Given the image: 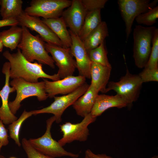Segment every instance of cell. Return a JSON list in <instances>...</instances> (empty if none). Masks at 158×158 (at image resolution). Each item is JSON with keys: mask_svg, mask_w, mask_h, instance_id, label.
<instances>
[{"mask_svg": "<svg viewBox=\"0 0 158 158\" xmlns=\"http://www.w3.org/2000/svg\"><path fill=\"white\" fill-rule=\"evenodd\" d=\"M92 62L101 65L111 67L107 56V52L104 42L96 48L87 52Z\"/></svg>", "mask_w": 158, "mask_h": 158, "instance_id": "cell-26", "label": "cell"}, {"mask_svg": "<svg viewBox=\"0 0 158 158\" xmlns=\"http://www.w3.org/2000/svg\"><path fill=\"white\" fill-rule=\"evenodd\" d=\"M71 2L69 0H32L24 11L29 15L43 19L56 18L61 17Z\"/></svg>", "mask_w": 158, "mask_h": 158, "instance_id": "cell-8", "label": "cell"}, {"mask_svg": "<svg viewBox=\"0 0 158 158\" xmlns=\"http://www.w3.org/2000/svg\"><path fill=\"white\" fill-rule=\"evenodd\" d=\"M86 78L78 75L68 76L56 81H49L43 79L46 92L48 97H54L56 95H65L70 93L85 83Z\"/></svg>", "mask_w": 158, "mask_h": 158, "instance_id": "cell-13", "label": "cell"}, {"mask_svg": "<svg viewBox=\"0 0 158 158\" xmlns=\"http://www.w3.org/2000/svg\"><path fill=\"white\" fill-rule=\"evenodd\" d=\"M8 143L7 130L2 121L0 119V152L2 147L7 145Z\"/></svg>", "mask_w": 158, "mask_h": 158, "instance_id": "cell-32", "label": "cell"}, {"mask_svg": "<svg viewBox=\"0 0 158 158\" xmlns=\"http://www.w3.org/2000/svg\"><path fill=\"white\" fill-rule=\"evenodd\" d=\"M18 25L19 22L17 19L0 20V28L7 26Z\"/></svg>", "mask_w": 158, "mask_h": 158, "instance_id": "cell-34", "label": "cell"}, {"mask_svg": "<svg viewBox=\"0 0 158 158\" xmlns=\"http://www.w3.org/2000/svg\"><path fill=\"white\" fill-rule=\"evenodd\" d=\"M101 10L100 9H96L87 13L79 36L82 40L102 21Z\"/></svg>", "mask_w": 158, "mask_h": 158, "instance_id": "cell-24", "label": "cell"}, {"mask_svg": "<svg viewBox=\"0 0 158 158\" xmlns=\"http://www.w3.org/2000/svg\"><path fill=\"white\" fill-rule=\"evenodd\" d=\"M70 34L72 44L70 47L72 56L75 59L76 68L79 75L90 79V69L92 62L84 46L83 41L79 36L69 30Z\"/></svg>", "mask_w": 158, "mask_h": 158, "instance_id": "cell-15", "label": "cell"}, {"mask_svg": "<svg viewBox=\"0 0 158 158\" xmlns=\"http://www.w3.org/2000/svg\"><path fill=\"white\" fill-rule=\"evenodd\" d=\"M3 55L10 63V77L12 79L21 78L32 83L38 82L40 78L49 79L53 81L60 79L57 74L51 75L46 73L43 70L42 64L28 61L19 49L13 53L6 51Z\"/></svg>", "mask_w": 158, "mask_h": 158, "instance_id": "cell-1", "label": "cell"}, {"mask_svg": "<svg viewBox=\"0 0 158 158\" xmlns=\"http://www.w3.org/2000/svg\"><path fill=\"white\" fill-rule=\"evenodd\" d=\"M21 0H0V13L3 20L17 19L23 11Z\"/></svg>", "mask_w": 158, "mask_h": 158, "instance_id": "cell-23", "label": "cell"}, {"mask_svg": "<svg viewBox=\"0 0 158 158\" xmlns=\"http://www.w3.org/2000/svg\"><path fill=\"white\" fill-rule=\"evenodd\" d=\"M98 92L90 85L85 92L73 104L77 114L84 117L91 113Z\"/></svg>", "mask_w": 158, "mask_h": 158, "instance_id": "cell-19", "label": "cell"}, {"mask_svg": "<svg viewBox=\"0 0 158 158\" xmlns=\"http://www.w3.org/2000/svg\"><path fill=\"white\" fill-rule=\"evenodd\" d=\"M111 67L104 66L92 62L90 76L91 84L98 92L105 93L110 76Z\"/></svg>", "mask_w": 158, "mask_h": 158, "instance_id": "cell-18", "label": "cell"}, {"mask_svg": "<svg viewBox=\"0 0 158 158\" xmlns=\"http://www.w3.org/2000/svg\"><path fill=\"white\" fill-rule=\"evenodd\" d=\"M143 83L138 75L131 73L127 67L125 75L118 81L109 82L105 93L111 90L114 91L127 102L129 107L131 106L138 99Z\"/></svg>", "mask_w": 158, "mask_h": 158, "instance_id": "cell-6", "label": "cell"}, {"mask_svg": "<svg viewBox=\"0 0 158 158\" xmlns=\"http://www.w3.org/2000/svg\"><path fill=\"white\" fill-rule=\"evenodd\" d=\"M33 115V110L27 111L24 110L19 118L8 126L9 136L18 147H20L21 145L19 139L21 126L24 121Z\"/></svg>", "mask_w": 158, "mask_h": 158, "instance_id": "cell-25", "label": "cell"}, {"mask_svg": "<svg viewBox=\"0 0 158 158\" xmlns=\"http://www.w3.org/2000/svg\"><path fill=\"white\" fill-rule=\"evenodd\" d=\"M10 85L16 91L15 99L9 102L8 105L11 112L15 115L21 106V102L25 99L31 96L36 97L39 101L46 100L48 97L43 81L32 83L21 78L13 79Z\"/></svg>", "mask_w": 158, "mask_h": 158, "instance_id": "cell-4", "label": "cell"}, {"mask_svg": "<svg viewBox=\"0 0 158 158\" xmlns=\"http://www.w3.org/2000/svg\"><path fill=\"white\" fill-rule=\"evenodd\" d=\"M151 158H158V157L157 156H155L152 157Z\"/></svg>", "mask_w": 158, "mask_h": 158, "instance_id": "cell-37", "label": "cell"}, {"mask_svg": "<svg viewBox=\"0 0 158 158\" xmlns=\"http://www.w3.org/2000/svg\"><path fill=\"white\" fill-rule=\"evenodd\" d=\"M3 47L4 46L3 44L0 40V52L2 51L3 49Z\"/></svg>", "mask_w": 158, "mask_h": 158, "instance_id": "cell-35", "label": "cell"}, {"mask_svg": "<svg viewBox=\"0 0 158 158\" xmlns=\"http://www.w3.org/2000/svg\"><path fill=\"white\" fill-rule=\"evenodd\" d=\"M87 13L81 0H73L61 17L69 30L79 37Z\"/></svg>", "mask_w": 158, "mask_h": 158, "instance_id": "cell-14", "label": "cell"}, {"mask_svg": "<svg viewBox=\"0 0 158 158\" xmlns=\"http://www.w3.org/2000/svg\"><path fill=\"white\" fill-rule=\"evenodd\" d=\"M85 158H89L86 155H85Z\"/></svg>", "mask_w": 158, "mask_h": 158, "instance_id": "cell-39", "label": "cell"}, {"mask_svg": "<svg viewBox=\"0 0 158 158\" xmlns=\"http://www.w3.org/2000/svg\"><path fill=\"white\" fill-rule=\"evenodd\" d=\"M87 13L96 9L104 8L107 0H81Z\"/></svg>", "mask_w": 158, "mask_h": 158, "instance_id": "cell-31", "label": "cell"}, {"mask_svg": "<svg viewBox=\"0 0 158 158\" xmlns=\"http://www.w3.org/2000/svg\"><path fill=\"white\" fill-rule=\"evenodd\" d=\"M54 116L46 121V130L44 134L37 138H30L28 141L31 145L38 152L53 157L67 156L77 158L79 155L67 151L59 142L52 137L51 130L52 125L55 121Z\"/></svg>", "mask_w": 158, "mask_h": 158, "instance_id": "cell-5", "label": "cell"}, {"mask_svg": "<svg viewBox=\"0 0 158 158\" xmlns=\"http://www.w3.org/2000/svg\"><path fill=\"white\" fill-rule=\"evenodd\" d=\"M85 155L89 158H113L105 154H95L90 149L86 150L85 152Z\"/></svg>", "mask_w": 158, "mask_h": 158, "instance_id": "cell-33", "label": "cell"}, {"mask_svg": "<svg viewBox=\"0 0 158 158\" xmlns=\"http://www.w3.org/2000/svg\"><path fill=\"white\" fill-rule=\"evenodd\" d=\"M109 35L107 24L105 22L102 21L82 40L87 51L98 47Z\"/></svg>", "mask_w": 158, "mask_h": 158, "instance_id": "cell-21", "label": "cell"}, {"mask_svg": "<svg viewBox=\"0 0 158 158\" xmlns=\"http://www.w3.org/2000/svg\"><path fill=\"white\" fill-rule=\"evenodd\" d=\"M17 20L19 22L18 25L37 32L47 43L63 47L59 38L39 17L29 15L23 11Z\"/></svg>", "mask_w": 158, "mask_h": 158, "instance_id": "cell-12", "label": "cell"}, {"mask_svg": "<svg viewBox=\"0 0 158 158\" xmlns=\"http://www.w3.org/2000/svg\"><path fill=\"white\" fill-rule=\"evenodd\" d=\"M157 0H118L117 3L122 18L124 22L127 40L132 30L135 18L140 14L156 6Z\"/></svg>", "mask_w": 158, "mask_h": 158, "instance_id": "cell-7", "label": "cell"}, {"mask_svg": "<svg viewBox=\"0 0 158 158\" xmlns=\"http://www.w3.org/2000/svg\"><path fill=\"white\" fill-rule=\"evenodd\" d=\"M152 46L149 59L144 67L146 69L158 68V29L155 31L152 41Z\"/></svg>", "mask_w": 158, "mask_h": 158, "instance_id": "cell-28", "label": "cell"}, {"mask_svg": "<svg viewBox=\"0 0 158 158\" xmlns=\"http://www.w3.org/2000/svg\"><path fill=\"white\" fill-rule=\"evenodd\" d=\"M42 20L60 40L63 47H70L72 44L71 37L66 24L61 16L51 19L42 18Z\"/></svg>", "mask_w": 158, "mask_h": 158, "instance_id": "cell-20", "label": "cell"}, {"mask_svg": "<svg viewBox=\"0 0 158 158\" xmlns=\"http://www.w3.org/2000/svg\"><path fill=\"white\" fill-rule=\"evenodd\" d=\"M143 83L158 81V68L153 69L144 68L139 74Z\"/></svg>", "mask_w": 158, "mask_h": 158, "instance_id": "cell-30", "label": "cell"}, {"mask_svg": "<svg viewBox=\"0 0 158 158\" xmlns=\"http://www.w3.org/2000/svg\"><path fill=\"white\" fill-rule=\"evenodd\" d=\"M156 28L155 26L145 27L138 25L133 29V56L135 65L138 68H144L148 61Z\"/></svg>", "mask_w": 158, "mask_h": 158, "instance_id": "cell-3", "label": "cell"}, {"mask_svg": "<svg viewBox=\"0 0 158 158\" xmlns=\"http://www.w3.org/2000/svg\"><path fill=\"white\" fill-rule=\"evenodd\" d=\"M10 68L9 62L4 63L2 72L5 75V80L4 86L0 90V97L2 102V105L0 107V119L6 125H9L18 119L15 115L11 112L8 105L9 95L16 91L13 87L10 86Z\"/></svg>", "mask_w": 158, "mask_h": 158, "instance_id": "cell-16", "label": "cell"}, {"mask_svg": "<svg viewBox=\"0 0 158 158\" xmlns=\"http://www.w3.org/2000/svg\"><path fill=\"white\" fill-rule=\"evenodd\" d=\"M45 47L59 68L56 74L60 78L73 75L76 68V64L70 48H66L47 43H45Z\"/></svg>", "mask_w": 158, "mask_h": 158, "instance_id": "cell-11", "label": "cell"}, {"mask_svg": "<svg viewBox=\"0 0 158 158\" xmlns=\"http://www.w3.org/2000/svg\"><path fill=\"white\" fill-rule=\"evenodd\" d=\"M90 85L85 82L72 92L59 97H54V101L49 106L42 109L33 111V115L48 113L54 114L55 121H61V116L64 111L87 91Z\"/></svg>", "mask_w": 158, "mask_h": 158, "instance_id": "cell-9", "label": "cell"}, {"mask_svg": "<svg viewBox=\"0 0 158 158\" xmlns=\"http://www.w3.org/2000/svg\"><path fill=\"white\" fill-rule=\"evenodd\" d=\"M127 107H129L127 102L116 94L114 95L98 94L90 113L93 116L97 118L110 108H121Z\"/></svg>", "mask_w": 158, "mask_h": 158, "instance_id": "cell-17", "label": "cell"}, {"mask_svg": "<svg viewBox=\"0 0 158 158\" xmlns=\"http://www.w3.org/2000/svg\"><path fill=\"white\" fill-rule=\"evenodd\" d=\"M21 144L28 158H54L44 154L36 150L30 144L28 140L23 138Z\"/></svg>", "mask_w": 158, "mask_h": 158, "instance_id": "cell-29", "label": "cell"}, {"mask_svg": "<svg viewBox=\"0 0 158 158\" xmlns=\"http://www.w3.org/2000/svg\"><path fill=\"white\" fill-rule=\"evenodd\" d=\"M23 29L18 25L0 32V40L3 46L12 51L16 49L22 39Z\"/></svg>", "mask_w": 158, "mask_h": 158, "instance_id": "cell-22", "label": "cell"}, {"mask_svg": "<svg viewBox=\"0 0 158 158\" xmlns=\"http://www.w3.org/2000/svg\"><path fill=\"white\" fill-rule=\"evenodd\" d=\"M21 27L23 31L22 37L17 48L20 50L23 56L30 62L35 60L39 63L54 68V62L46 50L44 41L39 35L34 36L28 28L25 26Z\"/></svg>", "mask_w": 158, "mask_h": 158, "instance_id": "cell-2", "label": "cell"}, {"mask_svg": "<svg viewBox=\"0 0 158 158\" xmlns=\"http://www.w3.org/2000/svg\"><path fill=\"white\" fill-rule=\"evenodd\" d=\"M0 158H6L4 156L0 154Z\"/></svg>", "mask_w": 158, "mask_h": 158, "instance_id": "cell-36", "label": "cell"}, {"mask_svg": "<svg viewBox=\"0 0 158 158\" xmlns=\"http://www.w3.org/2000/svg\"><path fill=\"white\" fill-rule=\"evenodd\" d=\"M9 158H16V157H10Z\"/></svg>", "mask_w": 158, "mask_h": 158, "instance_id": "cell-38", "label": "cell"}, {"mask_svg": "<svg viewBox=\"0 0 158 158\" xmlns=\"http://www.w3.org/2000/svg\"><path fill=\"white\" fill-rule=\"evenodd\" d=\"M91 113L84 117L80 123H73L66 122L60 125L61 131L63 133L62 138L58 142L62 146L75 141L84 142L87 140L89 135L88 126L96 119Z\"/></svg>", "mask_w": 158, "mask_h": 158, "instance_id": "cell-10", "label": "cell"}, {"mask_svg": "<svg viewBox=\"0 0 158 158\" xmlns=\"http://www.w3.org/2000/svg\"><path fill=\"white\" fill-rule=\"evenodd\" d=\"M158 18V6L148 10L138 16L135 19L139 25L152 26L155 23Z\"/></svg>", "mask_w": 158, "mask_h": 158, "instance_id": "cell-27", "label": "cell"}]
</instances>
